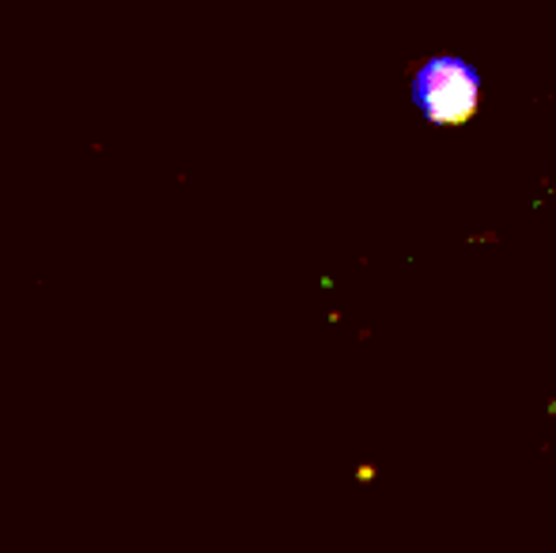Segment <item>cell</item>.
<instances>
[{
  "instance_id": "cell-1",
  "label": "cell",
  "mask_w": 556,
  "mask_h": 553,
  "mask_svg": "<svg viewBox=\"0 0 556 553\" xmlns=\"http://www.w3.org/2000/svg\"><path fill=\"white\" fill-rule=\"evenodd\" d=\"M413 99L432 126H466L481 106V73L466 58H428L413 76Z\"/></svg>"
}]
</instances>
